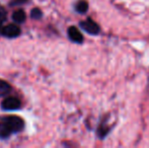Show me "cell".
<instances>
[{
	"mask_svg": "<svg viewBox=\"0 0 149 148\" xmlns=\"http://www.w3.org/2000/svg\"><path fill=\"white\" fill-rule=\"evenodd\" d=\"M10 89H11L10 85L6 81L0 79V97H3V95L7 94L10 91Z\"/></svg>",
	"mask_w": 149,
	"mask_h": 148,
	"instance_id": "cell-8",
	"label": "cell"
},
{
	"mask_svg": "<svg viewBox=\"0 0 149 148\" xmlns=\"http://www.w3.org/2000/svg\"><path fill=\"white\" fill-rule=\"evenodd\" d=\"M31 17L35 18V19H39L40 17L42 16V12L40 9H38V8H35V9L31 10Z\"/></svg>",
	"mask_w": 149,
	"mask_h": 148,
	"instance_id": "cell-9",
	"label": "cell"
},
{
	"mask_svg": "<svg viewBox=\"0 0 149 148\" xmlns=\"http://www.w3.org/2000/svg\"><path fill=\"white\" fill-rule=\"evenodd\" d=\"M28 0H11V5H17V4H22L26 2Z\"/></svg>",
	"mask_w": 149,
	"mask_h": 148,
	"instance_id": "cell-11",
	"label": "cell"
},
{
	"mask_svg": "<svg viewBox=\"0 0 149 148\" xmlns=\"http://www.w3.org/2000/svg\"><path fill=\"white\" fill-rule=\"evenodd\" d=\"M80 26L82 30H84L86 33L90 35H97L100 32V28L98 24L95 22L91 19V18H87L86 20H83L80 22Z\"/></svg>",
	"mask_w": 149,
	"mask_h": 148,
	"instance_id": "cell-2",
	"label": "cell"
},
{
	"mask_svg": "<svg viewBox=\"0 0 149 148\" xmlns=\"http://www.w3.org/2000/svg\"><path fill=\"white\" fill-rule=\"evenodd\" d=\"M24 122L22 118L16 116L6 117L0 121V137L6 138L12 133L19 132L24 129Z\"/></svg>",
	"mask_w": 149,
	"mask_h": 148,
	"instance_id": "cell-1",
	"label": "cell"
},
{
	"mask_svg": "<svg viewBox=\"0 0 149 148\" xmlns=\"http://www.w3.org/2000/svg\"><path fill=\"white\" fill-rule=\"evenodd\" d=\"M75 9L79 13H85L88 9V3L85 0H79L75 5Z\"/></svg>",
	"mask_w": 149,
	"mask_h": 148,
	"instance_id": "cell-6",
	"label": "cell"
},
{
	"mask_svg": "<svg viewBox=\"0 0 149 148\" xmlns=\"http://www.w3.org/2000/svg\"><path fill=\"white\" fill-rule=\"evenodd\" d=\"M2 28H3V26H2V24H0V34H1V31H2Z\"/></svg>",
	"mask_w": 149,
	"mask_h": 148,
	"instance_id": "cell-12",
	"label": "cell"
},
{
	"mask_svg": "<svg viewBox=\"0 0 149 148\" xmlns=\"http://www.w3.org/2000/svg\"><path fill=\"white\" fill-rule=\"evenodd\" d=\"M12 18L15 22L17 24H22L26 20V13L24 10H16L13 14H12Z\"/></svg>",
	"mask_w": 149,
	"mask_h": 148,
	"instance_id": "cell-7",
	"label": "cell"
},
{
	"mask_svg": "<svg viewBox=\"0 0 149 148\" xmlns=\"http://www.w3.org/2000/svg\"><path fill=\"white\" fill-rule=\"evenodd\" d=\"M20 28L17 24H8L3 26L1 31V34L6 38H16L20 35Z\"/></svg>",
	"mask_w": 149,
	"mask_h": 148,
	"instance_id": "cell-4",
	"label": "cell"
},
{
	"mask_svg": "<svg viewBox=\"0 0 149 148\" xmlns=\"http://www.w3.org/2000/svg\"><path fill=\"white\" fill-rule=\"evenodd\" d=\"M22 106V103L18 99L13 97H10L5 99L1 104V107L3 110L5 111H13V110H17L20 108Z\"/></svg>",
	"mask_w": 149,
	"mask_h": 148,
	"instance_id": "cell-3",
	"label": "cell"
},
{
	"mask_svg": "<svg viewBox=\"0 0 149 148\" xmlns=\"http://www.w3.org/2000/svg\"><path fill=\"white\" fill-rule=\"evenodd\" d=\"M6 19V10L2 6H0V24L5 22Z\"/></svg>",
	"mask_w": 149,
	"mask_h": 148,
	"instance_id": "cell-10",
	"label": "cell"
},
{
	"mask_svg": "<svg viewBox=\"0 0 149 148\" xmlns=\"http://www.w3.org/2000/svg\"><path fill=\"white\" fill-rule=\"evenodd\" d=\"M68 37L71 41L75 42V43L80 44L83 42V36L78 31V28H75V26H70L68 28Z\"/></svg>",
	"mask_w": 149,
	"mask_h": 148,
	"instance_id": "cell-5",
	"label": "cell"
}]
</instances>
